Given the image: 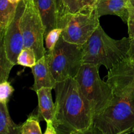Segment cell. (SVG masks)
<instances>
[{"instance_id": "1", "label": "cell", "mask_w": 134, "mask_h": 134, "mask_svg": "<svg viewBox=\"0 0 134 134\" xmlns=\"http://www.w3.org/2000/svg\"><path fill=\"white\" fill-rule=\"evenodd\" d=\"M54 90L57 133H91L95 114L75 79L56 82Z\"/></svg>"}, {"instance_id": "2", "label": "cell", "mask_w": 134, "mask_h": 134, "mask_svg": "<svg viewBox=\"0 0 134 134\" xmlns=\"http://www.w3.org/2000/svg\"><path fill=\"white\" fill-rule=\"evenodd\" d=\"M130 39L115 40L109 36L99 25L83 45L84 63L103 65L107 69L128 57Z\"/></svg>"}, {"instance_id": "3", "label": "cell", "mask_w": 134, "mask_h": 134, "mask_svg": "<svg viewBox=\"0 0 134 134\" xmlns=\"http://www.w3.org/2000/svg\"><path fill=\"white\" fill-rule=\"evenodd\" d=\"M134 130V96H116L94 116L91 133L122 134Z\"/></svg>"}, {"instance_id": "4", "label": "cell", "mask_w": 134, "mask_h": 134, "mask_svg": "<svg viewBox=\"0 0 134 134\" xmlns=\"http://www.w3.org/2000/svg\"><path fill=\"white\" fill-rule=\"evenodd\" d=\"M99 69L98 65L84 63L75 77L95 115L102 112L115 97L111 86L101 79Z\"/></svg>"}, {"instance_id": "5", "label": "cell", "mask_w": 134, "mask_h": 134, "mask_svg": "<svg viewBox=\"0 0 134 134\" xmlns=\"http://www.w3.org/2000/svg\"><path fill=\"white\" fill-rule=\"evenodd\" d=\"M50 69L56 82L75 78L83 64V46L66 41L60 36L52 52L47 51Z\"/></svg>"}, {"instance_id": "6", "label": "cell", "mask_w": 134, "mask_h": 134, "mask_svg": "<svg viewBox=\"0 0 134 134\" xmlns=\"http://www.w3.org/2000/svg\"><path fill=\"white\" fill-rule=\"evenodd\" d=\"M99 25L96 5L83 7L68 17L61 36L69 43L83 46Z\"/></svg>"}, {"instance_id": "7", "label": "cell", "mask_w": 134, "mask_h": 134, "mask_svg": "<svg viewBox=\"0 0 134 134\" xmlns=\"http://www.w3.org/2000/svg\"><path fill=\"white\" fill-rule=\"evenodd\" d=\"M24 48L34 50L37 61L47 53L44 47V27L34 0H27L20 20Z\"/></svg>"}, {"instance_id": "8", "label": "cell", "mask_w": 134, "mask_h": 134, "mask_svg": "<svg viewBox=\"0 0 134 134\" xmlns=\"http://www.w3.org/2000/svg\"><path fill=\"white\" fill-rule=\"evenodd\" d=\"M107 82L116 96H134V60L126 58L109 69Z\"/></svg>"}, {"instance_id": "9", "label": "cell", "mask_w": 134, "mask_h": 134, "mask_svg": "<svg viewBox=\"0 0 134 134\" xmlns=\"http://www.w3.org/2000/svg\"><path fill=\"white\" fill-rule=\"evenodd\" d=\"M27 0H21L18 3L15 16L5 31L3 39L5 44V51L9 60L14 64H17V60L20 53L24 48V39L20 27V20L25 9Z\"/></svg>"}, {"instance_id": "10", "label": "cell", "mask_w": 134, "mask_h": 134, "mask_svg": "<svg viewBox=\"0 0 134 134\" xmlns=\"http://www.w3.org/2000/svg\"><path fill=\"white\" fill-rule=\"evenodd\" d=\"M31 69L34 77V83L31 87V90L36 92L43 87L54 88L56 81L50 69L48 57L47 53L38 60L35 65Z\"/></svg>"}, {"instance_id": "11", "label": "cell", "mask_w": 134, "mask_h": 134, "mask_svg": "<svg viewBox=\"0 0 134 134\" xmlns=\"http://www.w3.org/2000/svg\"><path fill=\"white\" fill-rule=\"evenodd\" d=\"M43 20L44 37L48 32L59 27V16L56 0H34Z\"/></svg>"}, {"instance_id": "12", "label": "cell", "mask_w": 134, "mask_h": 134, "mask_svg": "<svg viewBox=\"0 0 134 134\" xmlns=\"http://www.w3.org/2000/svg\"><path fill=\"white\" fill-rule=\"evenodd\" d=\"M130 0H98L97 10L99 17L104 15H116L124 23L128 19V5Z\"/></svg>"}, {"instance_id": "13", "label": "cell", "mask_w": 134, "mask_h": 134, "mask_svg": "<svg viewBox=\"0 0 134 134\" xmlns=\"http://www.w3.org/2000/svg\"><path fill=\"white\" fill-rule=\"evenodd\" d=\"M51 88L43 87L37 90L38 97L37 116L40 120L54 122L55 103L52 101Z\"/></svg>"}, {"instance_id": "14", "label": "cell", "mask_w": 134, "mask_h": 134, "mask_svg": "<svg viewBox=\"0 0 134 134\" xmlns=\"http://www.w3.org/2000/svg\"><path fill=\"white\" fill-rule=\"evenodd\" d=\"M18 3L9 0H0V37L3 36L5 31L14 19Z\"/></svg>"}, {"instance_id": "15", "label": "cell", "mask_w": 134, "mask_h": 134, "mask_svg": "<svg viewBox=\"0 0 134 134\" xmlns=\"http://www.w3.org/2000/svg\"><path fill=\"white\" fill-rule=\"evenodd\" d=\"M20 126L17 125L13 121L9 113L7 104L0 102V133L20 134Z\"/></svg>"}, {"instance_id": "16", "label": "cell", "mask_w": 134, "mask_h": 134, "mask_svg": "<svg viewBox=\"0 0 134 134\" xmlns=\"http://www.w3.org/2000/svg\"><path fill=\"white\" fill-rule=\"evenodd\" d=\"M0 82L7 81L9 74L14 64L9 60L5 51V44L3 39H0Z\"/></svg>"}, {"instance_id": "17", "label": "cell", "mask_w": 134, "mask_h": 134, "mask_svg": "<svg viewBox=\"0 0 134 134\" xmlns=\"http://www.w3.org/2000/svg\"><path fill=\"white\" fill-rule=\"evenodd\" d=\"M39 117L37 115H31L20 126V134H41Z\"/></svg>"}, {"instance_id": "18", "label": "cell", "mask_w": 134, "mask_h": 134, "mask_svg": "<svg viewBox=\"0 0 134 134\" xmlns=\"http://www.w3.org/2000/svg\"><path fill=\"white\" fill-rule=\"evenodd\" d=\"M37 58L34 50L29 48H24L20 53L17 60V64L24 67L31 68L35 65Z\"/></svg>"}, {"instance_id": "19", "label": "cell", "mask_w": 134, "mask_h": 134, "mask_svg": "<svg viewBox=\"0 0 134 134\" xmlns=\"http://www.w3.org/2000/svg\"><path fill=\"white\" fill-rule=\"evenodd\" d=\"M82 1L83 0H64V26L67 23L68 17L82 7Z\"/></svg>"}, {"instance_id": "20", "label": "cell", "mask_w": 134, "mask_h": 134, "mask_svg": "<svg viewBox=\"0 0 134 134\" xmlns=\"http://www.w3.org/2000/svg\"><path fill=\"white\" fill-rule=\"evenodd\" d=\"M63 29L60 27H57L51 30L44 37L45 40L46 48L48 50V52H52L54 48L58 41L60 39L62 33Z\"/></svg>"}, {"instance_id": "21", "label": "cell", "mask_w": 134, "mask_h": 134, "mask_svg": "<svg viewBox=\"0 0 134 134\" xmlns=\"http://www.w3.org/2000/svg\"><path fill=\"white\" fill-rule=\"evenodd\" d=\"M14 92V88L7 81L1 82L0 84V102L7 104L10 96Z\"/></svg>"}, {"instance_id": "22", "label": "cell", "mask_w": 134, "mask_h": 134, "mask_svg": "<svg viewBox=\"0 0 134 134\" xmlns=\"http://www.w3.org/2000/svg\"><path fill=\"white\" fill-rule=\"evenodd\" d=\"M128 19L127 21V24L128 27V35L130 39H134V5L129 3L128 5Z\"/></svg>"}, {"instance_id": "23", "label": "cell", "mask_w": 134, "mask_h": 134, "mask_svg": "<svg viewBox=\"0 0 134 134\" xmlns=\"http://www.w3.org/2000/svg\"><path fill=\"white\" fill-rule=\"evenodd\" d=\"M59 16V27L62 28L64 26V0H56Z\"/></svg>"}, {"instance_id": "24", "label": "cell", "mask_w": 134, "mask_h": 134, "mask_svg": "<svg viewBox=\"0 0 134 134\" xmlns=\"http://www.w3.org/2000/svg\"><path fill=\"white\" fill-rule=\"evenodd\" d=\"M46 123H47V128L44 133V134H57L53 122L47 121L46 122Z\"/></svg>"}, {"instance_id": "25", "label": "cell", "mask_w": 134, "mask_h": 134, "mask_svg": "<svg viewBox=\"0 0 134 134\" xmlns=\"http://www.w3.org/2000/svg\"><path fill=\"white\" fill-rule=\"evenodd\" d=\"M128 56L131 60H134V39H130V47L128 51Z\"/></svg>"}, {"instance_id": "26", "label": "cell", "mask_w": 134, "mask_h": 134, "mask_svg": "<svg viewBox=\"0 0 134 134\" xmlns=\"http://www.w3.org/2000/svg\"><path fill=\"white\" fill-rule=\"evenodd\" d=\"M98 0H83L82 7L85 6H95Z\"/></svg>"}, {"instance_id": "27", "label": "cell", "mask_w": 134, "mask_h": 134, "mask_svg": "<svg viewBox=\"0 0 134 134\" xmlns=\"http://www.w3.org/2000/svg\"><path fill=\"white\" fill-rule=\"evenodd\" d=\"M9 1H10L11 3H18L21 0H9Z\"/></svg>"}, {"instance_id": "28", "label": "cell", "mask_w": 134, "mask_h": 134, "mask_svg": "<svg viewBox=\"0 0 134 134\" xmlns=\"http://www.w3.org/2000/svg\"><path fill=\"white\" fill-rule=\"evenodd\" d=\"M130 1L131 3H132L133 5H134V0H130Z\"/></svg>"}, {"instance_id": "29", "label": "cell", "mask_w": 134, "mask_h": 134, "mask_svg": "<svg viewBox=\"0 0 134 134\" xmlns=\"http://www.w3.org/2000/svg\"><path fill=\"white\" fill-rule=\"evenodd\" d=\"M132 133H134V130H133V132H132Z\"/></svg>"}]
</instances>
